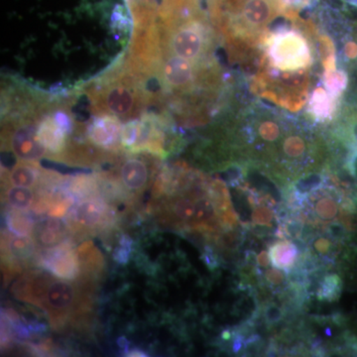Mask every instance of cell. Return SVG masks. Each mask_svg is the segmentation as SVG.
Masks as SVG:
<instances>
[{"mask_svg":"<svg viewBox=\"0 0 357 357\" xmlns=\"http://www.w3.org/2000/svg\"><path fill=\"white\" fill-rule=\"evenodd\" d=\"M91 279L79 277L76 283L43 271H30L14 284L18 300L38 307L55 330L64 328L91 311Z\"/></svg>","mask_w":357,"mask_h":357,"instance_id":"1","label":"cell"},{"mask_svg":"<svg viewBox=\"0 0 357 357\" xmlns=\"http://www.w3.org/2000/svg\"><path fill=\"white\" fill-rule=\"evenodd\" d=\"M114 215L100 197H89L73 206L68 213L67 227L74 234H91L112 222Z\"/></svg>","mask_w":357,"mask_h":357,"instance_id":"2","label":"cell"},{"mask_svg":"<svg viewBox=\"0 0 357 357\" xmlns=\"http://www.w3.org/2000/svg\"><path fill=\"white\" fill-rule=\"evenodd\" d=\"M37 259L47 271L65 280L76 281L81 273L77 250L68 241L44 249Z\"/></svg>","mask_w":357,"mask_h":357,"instance_id":"3","label":"cell"},{"mask_svg":"<svg viewBox=\"0 0 357 357\" xmlns=\"http://www.w3.org/2000/svg\"><path fill=\"white\" fill-rule=\"evenodd\" d=\"M11 151L22 161L36 162L47 153L38 136V128L32 124H21L9 137Z\"/></svg>","mask_w":357,"mask_h":357,"instance_id":"4","label":"cell"},{"mask_svg":"<svg viewBox=\"0 0 357 357\" xmlns=\"http://www.w3.org/2000/svg\"><path fill=\"white\" fill-rule=\"evenodd\" d=\"M36 243L31 236H20L13 232L2 236V258L6 266L20 271V266L25 264L36 255Z\"/></svg>","mask_w":357,"mask_h":357,"instance_id":"5","label":"cell"},{"mask_svg":"<svg viewBox=\"0 0 357 357\" xmlns=\"http://www.w3.org/2000/svg\"><path fill=\"white\" fill-rule=\"evenodd\" d=\"M151 177L146 161L139 157L126 159L119 167V178L122 187L132 196L142 194L147 189Z\"/></svg>","mask_w":357,"mask_h":357,"instance_id":"6","label":"cell"},{"mask_svg":"<svg viewBox=\"0 0 357 357\" xmlns=\"http://www.w3.org/2000/svg\"><path fill=\"white\" fill-rule=\"evenodd\" d=\"M204 41L198 26H181L171 38V50L178 57L195 61L204 52Z\"/></svg>","mask_w":357,"mask_h":357,"instance_id":"7","label":"cell"},{"mask_svg":"<svg viewBox=\"0 0 357 357\" xmlns=\"http://www.w3.org/2000/svg\"><path fill=\"white\" fill-rule=\"evenodd\" d=\"M102 103L110 114L126 119L132 115L137 105V98L126 82H121L112 84L105 89L102 96Z\"/></svg>","mask_w":357,"mask_h":357,"instance_id":"8","label":"cell"},{"mask_svg":"<svg viewBox=\"0 0 357 357\" xmlns=\"http://www.w3.org/2000/svg\"><path fill=\"white\" fill-rule=\"evenodd\" d=\"M121 126L116 119L103 117L95 121L89 131L91 142L105 149H116L121 142Z\"/></svg>","mask_w":357,"mask_h":357,"instance_id":"9","label":"cell"},{"mask_svg":"<svg viewBox=\"0 0 357 357\" xmlns=\"http://www.w3.org/2000/svg\"><path fill=\"white\" fill-rule=\"evenodd\" d=\"M164 81L173 88H185L194 79L192 61L173 56L165 61L162 69Z\"/></svg>","mask_w":357,"mask_h":357,"instance_id":"10","label":"cell"},{"mask_svg":"<svg viewBox=\"0 0 357 357\" xmlns=\"http://www.w3.org/2000/svg\"><path fill=\"white\" fill-rule=\"evenodd\" d=\"M32 236L36 243L37 248L44 250L64 243L66 227L60 218L50 217L34 227Z\"/></svg>","mask_w":357,"mask_h":357,"instance_id":"11","label":"cell"},{"mask_svg":"<svg viewBox=\"0 0 357 357\" xmlns=\"http://www.w3.org/2000/svg\"><path fill=\"white\" fill-rule=\"evenodd\" d=\"M270 260L271 264L278 269L283 270L286 273H290L294 268L300 263V251L298 246L292 241L282 238L275 241L269 248Z\"/></svg>","mask_w":357,"mask_h":357,"instance_id":"12","label":"cell"},{"mask_svg":"<svg viewBox=\"0 0 357 357\" xmlns=\"http://www.w3.org/2000/svg\"><path fill=\"white\" fill-rule=\"evenodd\" d=\"M67 132L53 116L45 117L38 126V136L44 146L53 154H59L66 146Z\"/></svg>","mask_w":357,"mask_h":357,"instance_id":"13","label":"cell"},{"mask_svg":"<svg viewBox=\"0 0 357 357\" xmlns=\"http://www.w3.org/2000/svg\"><path fill=\"white\" fill-rule=\"evenodd\" d=\"M273 0H244L241 15L248 25L259 27L267 24L275 15Z\"/></svg>","mask_w":357,"mask_h":357,"instance_id":"14","label":"cell"},{"mask_svg":"<svg viewBox=\"0 0 357 357\" xmlns=\"http://www.w3.org/2000/svg\"><path fill=\"white\" fill-rule=\"evenodd\" d=\"M79 265V276L91 279V275L100 273L103 267V258L95 244L91 241L82 243L77 248Z\"/></svg>","mask_w":357,"mask_h":357,"instance_id":"15","label":"cell"},{"mask_svg":"<svg viewBox=\"0 0 357 357\" xmlns=\"http://www.w3.org/2000/svg\"><path fill=\"white\" fill-rule=\"evenodd\" d=\"M41 169L34 162L22 161L16 164L7 174V184L18 187L35 188L38 185Z\"/></svg>","mask_w":357,"mask_h":357,"instance_id":"16","label":"cell"},{"mask_svg":"<svg viewBox=\"0 0 357 357\" xmlns=\"http://www.w3.org/2000/svg\"><path fill=\"white\" fill-rule=\"evenodd\" d=\"M35 192L32 188L18 187L8 185L4 192V201L13 210L28 211L31 210L36 201Z\"/></svg>","mask_w":357,"mask_h":357,"instance_id":"17","label":"cell"},{"mask_svg":"<svg viewBox=\"0 0 357 357\" xmlns=\"http://www.w3.org/2000/svg\"><path fill=\"white\" fill-rule=\"evenodd\" d=\"M342 280L337 273L326 274L319 281L317 289V297L321 301L333 302L340 298L342 293Z\"/></svg>","mask_w":357,"mask_h":357,"instance_id":"18","label":"cell"},{"mask_svg":"<svg viewBox=\"0 0 357 357\" xmlns=\"http://www.w3.org/2000/svg\"><path fill=\"white\" fill-rule=\"evenodd\" d=\"M6 222L10 231L20 236H31L34 229L31 220L20 211H10L7 215Z\"/></svg>","mask_w":357,"mask_h":357,"instance_id":"19","label":"cell"},{"mask_svg":"<svg viewBox=\"0 0 357 357\" xmlns=\"http://www.w3.org/2000/svg\"><path fill=\"white\" fill-rule=\"evenodd\" d=\"M262 314L265 323L269 326H274L280 321H283L285 312H284L283 307L278 306L274 302H268L267 301L265 306H263Z\"/></svg>","mask_w":357,"mask_h":357,"instance_id":"20","label":"cell"},{"mask_svg":"<svg viewBox=\"0 0 357 357\" xmlns=\"http://www.w3.org/2000/svg\"><path fill=\"white\" fill-rule=\"evenodd\" d=\"M131 251L123 246L119 245L114 249V259L119 264L126 265L128 264L129 259H130Z\"/></svg>","mask_w":357,"mask_h":357,"instance_id":"21","label":"cell"},{"mask_svg":"<svg viewBox=\"0 0 357 357\" xmlns=\"http://www.w3.org/2000/svg\"><path fill=\"white\" fill-rule=\"evenodd\" d=\"M271 264L269 252L267 250H262L259 255H256V265L260 268H269Z\"/></svg>","mask_w":357,"mask_h":357,"instance_id":"22","label":"cell"},{"mask_svg":"<svg viewBox=\"0 0 357 357\" xmlns=\"http://www.w3.org/2000/svg\"><path fill=\"white\" fill-rule=\"evenodd\" d=\"M126 356L131 357H145L147 356V354H145V352L138 351V349H134V351L128 352Z\"/></svg>","mask_w":357,"mask_h":357,"instance_id":"23","label":"cell"},{"mask_svg":"<svg viewBox=\"0 0 357 357\" xmlns=\"http://www.w3.org/2000/svg\"><path fill=\"white\" fill-rule=\"evenodd\" d=\"M117 344H119V347H121V349H126L128 347V340L123 337H119V340H117Z\"/></svg>","mask_w":357,"mask_h":357,"instance_id":"24","label":"cell"}]
</instances>
